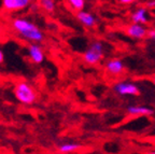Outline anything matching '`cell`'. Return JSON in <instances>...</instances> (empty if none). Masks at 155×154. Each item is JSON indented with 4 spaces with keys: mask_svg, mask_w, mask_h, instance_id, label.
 <instances>
[{
    "mask_svg": "<svg viewBox=\"0 0 155 154\" xmlns=\"http://www.w3.org/2000/svg\"><path fill=\"white\" fill-rule=\"evenodd\" d=\"M12 26L17 34L21 35L24 39L30 41L31 43H38L43 40V34L35 23L26 18L13 19Z\"/></svg>",
    "mask_w": 155,
    "mask_h": 154,
    "instance_id": "obj_1",
    "label": "cell"
},
{
    "mask_svg": "<svg viewBox=\"0 0 155 154\" xmlns=\"http://www.w3.org/2000/svg\"><path fill=\"white\" fill-rule=\"evenodd\" d=\"M14 96L21 104L24 105H32L36 101L37 95L35 89L31 87V85L28 82H18L16 83L13 89Z\"/></svg>",
    "mask_w": 155,
    "mask_h": 154,
    "instance_id": "obj_2",
    "label": "cell"
},
{
    "mask_svg": "<svg viewBox=\"0 0 155 154\" xmlns=\"http://www.w3.org/2000/svg\"><path fill=\"white\" fill-rule=\"evenodd\" d=\"M104 57V44L100 41H94L83 54V59L90 65L99 63Z\"/></svg>",
    "mask_w": 155,
    "mask_h": 154,
    "instance_id": "obj_3",
    "label": "cell"
},
{
    "mask_svg": "<svg viewBox=\"0 0 155 154\" xmlns=\"http://www.w3.org/2000/svg\"><path fill=\"white\" fill-rule=\"evenodd\" d=\"M113 89L122 96H139L140 95L139 87L131 82H119L114 85Z\"/></svg>",
    "mask_w": 155,
    "mask_h": 154,
    "instance_id": "obj_4",
    "label": "cell"
},
{
    "mask_svg": "<svg viewBox=\"0 0 155 154\" xmlns=\"http://www.w3.org/2000/svg\"><path fill=\"white\" fill-rule=\"evenodd\" d=\"M28 51V56L31 59L32 63L35 64H41L44 62V52L42 48L38 43H30L27 48Z\"/></svg>",
    "mask_w": 155,
    "mask_h": 154,
    "instance_id": "obj_5",
    "label": "cell"
},
{
    "mask_svg": "<svg viewBox=\"0 0 155 154\" xmlns=\"http://www.w3.org/2000/svg\"><path fill=\"white\" fill-rule=\"evenodd\" d=\"M2 8L8 11H21L24 10L30 5L29 0H3Z\"/></svg>",
    "mask_w": 155,
    "mask_h": 154,
    "instance_id": "obj_6",
    "label": "cell"
},
{
    "mask_svg": "<svg viewBox=\"0 0 155 154\" xmlns=\"http://www.w3.org/2000/svg\"><path fill=\"white\" fill-rule=\"evenodd\" d=\"M126 34L128 35L129 37L135 39H142L148 35V30L145 29V27H143L140 24H130L127 29H126Z\"/></svg>",
    "mask_w": 155,
    "mask_h": 154,
    "instance_id": "obj_7",
    "label": "cell"
},
{
    "mask_svg": "<svg viewBox=\"0 0 155 154\" xmlns=\"http://www.w3.org/2000/svg\"><path fill=\"white\" fill-rule=\"evenodd\" d=\"M106 69L111 75H120L124 70V64L121 59H117V58L111 59L107 63Z\"/></svg>",
    "mask_w": 155,
    "mask_h": 154,
    "instance_id": "obj_8",
    "label": "cell"
},
{
    "mask_svg": "<svg viewBox=\"0 0 155 154\" xmlns=\"http://www.w3.org/2000/svg\"><path fill=\"white\" fill-rule=\"evenodd\" d=\"M77 18L79 19V22L83 24L86 27H94L96 24V18L95 16L90 12L86 11H81V12L77 13Z\"/></svg>",
    "mask_w": 155,
    "mask_h": 154,
    "instance_id": "obj_9",
    "label": "cell"
},
{
    "mask_svg": "<svg viewBox=\"0 0 155 154\" xmlns=\"http://www.w3.org/2000/svg\"><path fill=\"white\" fill-rule=\"evenodd\" d=\"M131 21L135 24H147L148 23L147 8H138L136 11H134L131 14Z\"/></svg>",
    "mask_w": 155,
    "mask_h": 154,
    "instance_id": "obj_10",
    "label": "cell"
},
{
    "mask_svg": "<svg viewBox=\"0 0 155 154\" xmlns=\"http://www.w3.org/2000/svg\"><path fill=\"white\" fill-rule=\"evenodd\" d=\"M126 111L131 116H151L154 112L151 108L144 106H129Z\"/></svg>",
    "mask_w": 155,
    "mask_h": 154,
    "instance_id": "obj_11",
    "label": "cell"
},
{
    "mask_svg": "<svg viewBox=\"0 0 155 154\" xmlns=\"http://www.w3.org/2000/svg\"><path fill=\"white\" fill-rule=\"evenodd\" d=\"M82 148V145L80 143H74V142H66V143H61L59 147H58V150L59 152L63 154L66 153H72L74 151H78Z\"/></svg>",
    "mask_w": 155,
    "mask_h": 154,
    "instance_id": "obj_12",
    "label": "cell"
},
{
    "mask_svg": "<svg viewBox=\"0 0 155 154\" xmlns=\"http://www.w3.org/2000/svg\"><path fill=\"white\" fill-rule=\"evenodd\" d=\"M69 5L72 8L73 10H75L78 12H81V11H84V5H85V1L84 0H70L69 1Z\"/></svg>",
    "mask_w": 155,
    "mask_h": 154,
    "instance_id": "obj_13",
    "label": "cell"
},
{
    "mask_svg": "<svg viewBox=\"0 0 155 154\" xmlns=\"http://www.w3.org/2000/svg\"><path fill=\"white\" fill-rule=\"evenodd\" d=\"M40 5H42L43 10H45L46 12L48 13L53 12L55 10V1H53V0H42Z\"/></svg>",
    "mask_w": 155,
    "mask_h": 154,
    "instance_id": "obj_14",
    "label": "cell"
},
{
    "mask_svg": "<svg viewBox=\"0 0 155 154\" xmlns=\"http://www.w3.org/2000/svg\"><path fill=\"white\" fill-rule=\"evenodd\" d=\"M147 36L150 39H155V29H150V30H148V35H147Z\"/></svg>",
    "mask_w": 155,
    "mask_h": 154,
    "instance_id": "obj_15",
    "label": "cell"
},
{
    "mask_svg": "<svg viewBox=\"0 0 155 154\" xmlns=\"http://www.w3.org/2000/svg\"><path fill=\"white\" fill-rule=\"evenodd\" d=\"M147 8H150V9H154L155 8V0L154 1H148V2L145 3Z\"/></svg>",
    "mask_w": 155,
    "mask_h": 154,
    "instance_id": "obj_16",
    "label": "cell"
},
{
    "mask_svg": "<svg viewBox=\"0 0 155 154\" xmlns=\"http://www.w3.org/2000/svg\"><path fill=\"white\" fill-rule=\"evenodd\" d=\"M133 2V0H120L119 1V3H122V5H130Z\"/></svg>",
    "mask_w": 155,
    "mask_h": 154,
    "instance_id": "obj_17",
    "label": "cell"
},
{
    "mask_svg": "<svg viewBox=\"0 0 155 154\" xmlns=\"http://www.w3.org/2000/svg\"><path fill=\"white\" fill-rule=\"evenodd\" d=\"M3 60H5V55H3V52L0 50V64L3 63Z\"/></svg>",
    "mask_w": 155,
    "mask_h": 154,
    "instance_id": "obj_18",
    "label": "cell"
},
{
    "mask_svg": "<svg viewBox=\"0 0 155 154\" xmlns=\"http://www.w3.org/2000/svg\"><path fill=\"white\" fill-rule=\"evenodd\" d=\"M144 154H155V151H148V152H145Z\"/></svg>",
    "mask_w": 155,
    "mask_h": 154,
    "instance_id": "obj_19",
    "label": "cell"
},
{
    "mask_svg": "<svg viewBox=\"0 0 155 154\" xmlns=\"http://www.w3.org/2000/svg\"><path fill=\"white\" fill-rule=\"evenodd\" d=\"M153 83H154V85H155V78L153 79Z\"/></svg>",
    "mask_w": 155,
    "mask_h": 154,
    "instance_id": "obj_20",
    "label": "cell"
},
{
    "mask_svg": "<svg viewBox=\"0 0 155 154\" xmlns=\"http://www.w3.org/2000/svg\"><path fill=\"white\" fill-rule=\"evenodd\" d=\"M154 138H155V136H154Z\"/></svg>",
    "mask_w": 155,
    "mask_h": 154,
    "instance_id": "obj_21",
    "label": "cell"
}]
</instances>
